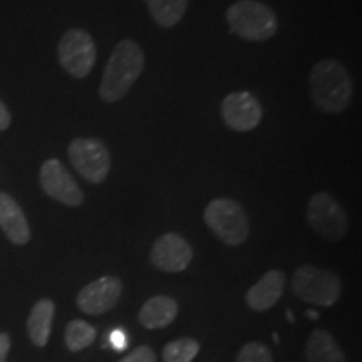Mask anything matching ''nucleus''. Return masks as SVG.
I'll return each instance as SVG.
<instances>
[{
    "label": "nucleus",
    "instance_id": "1",
    "mask_svg": "<svg viewBox=\"0 0 362 362\" xmlns=\"http://www.w3.org/2000/svg\"><path fill=\"white\" fill-rule=\"evenodd\" d=\"M309 90L315 107L327 115L346 111L354 98V86L349 72L334 59H322L312 67Z\"/></svg>",
    "mask_w": 362,
    "mask_h": 362
},
{
    "label": "nucleus",
    "instance_id": "2",
    "mask_svg": "<svg viewBox=\"0 0 362 362\" xmlns=\"http://www.w3.org/2000/svg\"><path fill=\"white\" fill-rule=\"evenodd\" d=\"M144 69V52L134 40L124 39L112 51L104 69L99 96L106 103L121 101Z\"/></svg>",
    "mask_w": 362,
    "mask_h": 362
},
{
    "label": "nucleus",
    "instance_id": "3",
    "mask_svg": "<svg viewBox=\"0 0 362 362\" xmlns=\"http://www.w3.org/2000/svg\"><path fill=\"white\" fill-rule=\"evenodd\" d=\"M232 34L250 42H264L274 37L279 30L275 12L259 0H238L226 11Z\"/></svg>",
    "mask_w": 362,
    "mask_h": 362
},
{
    "label": "nucleus",
    "instance_id": "4",
    "mask_svg": "<svg viewBox=\"0 0 362 362\" xmlns=\"http://www.w3.org/2000/svg\"><path fill=\"white\" fill-rule=\"evenodd\" d=\"M208 228L225 245L238 247L248 238L250 223L242 205L230 198H215L208 203L203 214Z\"/></svg>",
    "mask_w": 362,
    "mask_h": 362
},
{
    "label": "nucleus",
    "instance_id": "5",
    "mask_svg": "<svg viewBox=\"0 0 362 362\" xmlns=\"http://www.w3.org/2000/svg\"><path fill=\"white\" fill-rule=\"evenodd\" d=\"M292 291L307 304L330 307L341 297L342 284L334 272L315 265H302L292 277Z\"/></svg>",
    "mask_w": 362,
    "mask_h": 362
},
{
    "label": "nucleus",
    "instance_id": "6",
    "mask_svg": "<svg viewBox=\"0 0 362 362\" xmlns=\"http://www.w3.org/2000/svg\"><path fill=\"white\" fill-rule=\"evenodd\" d=\"M57 59L62 69L76 79L88 78L98 59L94 39L84 29H69L57 45Z\"/></svg>",
    "mask_w": 362,
    "mask_h": 362
},
{
    "label": "nucleus",
    "instance_id": "7",
    "mask_svg": "<svg viewBox=\"0 0 362 362\" xmlns=\"http://www.w3.org/2000/svg\"><path fill=\"white\" fill-rule=\"evenodd\" d=\"M71 165L93 185L103 183L111 171V155L101 139L96 138H76L67 148Z\"/></svg>",
    "mask_w": 362,
    "mask_h": 362
},
{
    "label": "nucleus",
    "instance_id": "8",
    "mask_svg": "<svg viewBox=\"0 0 362 362\" xmlns=\"http://www.w3.org/2000/svg\"><path fill=\"white\" fill-rule=\"evenodd\" d=\"M307 221L320 238L329 242L342 240L347 233V215L332 194L315 193L307 203Z\"/></svg>",
    "mask_w": 362,
    "mask_h": 362
},
{
    "label": "nucleus",
    "instance_id": "9",
    "mask_svg": "<svg viewBox=\"0 0 362 362\" xmlns=\"http://www.w3.org/2000/svg\"><path fill=\"white\" fill-rule=\"evenodd\" d=\"M39 183L42 192L52 200L66 206H81L84 202V192L71 171L57 158L44 161L39 171Z\"/></svg>",
    "mask_w": 362,
    "mask_h": 362
},
{
    "label": "nucleus",
    "instance_id": "10",
    "mask_svg": "<svg viewBox=\"0 0 362 362\" xmlns=\"http://www.w3.org/2000/svg\"><path fill=\"white\" fill-rule=\"evenodd\" d=\"M221 119L230 129L248 133L262 123L264 107L250 90H233L221 101Z\"/></svg>",
    "mask_w": 362,
    "mask_h": 362
},
{
    "label": "nucleus",
    "instance_id": "11",
    "mask_svg": "<svg viewBox=\"0 0 362 362\" xmlns=\"http://www.w3.org/2000/svg\"><path fill=\"white\" fill-rule=\"evenodd\" d=\"M149 260L158 270L178 274L188 269L193 260V248L178 233H165L156 240L149 253Z\"/></svg>",
    "mask_w": 362,
    "mask_h": 362
},
{
    "label": "nucleus",
    "instance_id": "12",
    "mask_svg": "<svg viewBox=\"0 0 362 362\" xmlns=\"http://www.w3.org/2000/svg\"><path fill=\"white\" fill-rule=\"evenodd\" d=\"M121 293H123V282L117 277L106 275L86 285L78 293L76 302L84 314L101 315L117 304Z\"/></svg>",
    "mask_w": 362,
    "mask_h": 362
},
{
    "label": "nucleus",
    "instance_id": "13",
    "mask_svg": "<svg viewBox=\"0 0 362 362\" xmlns=\"http://www.w3.org/2000/svg\"><path fill=\"white\" fill-rule=\"evenodd\" d=\"M0 230L13 245H25L30 240V226L19 203L8 193H0Z\"/></svg>",
    "mask_w": 362,
    "mask_h": 362
},
{
    "label": "nucleus",
    "instance_id": "14",
    "mask_svg": "<svg viewBox=\"0 0 362 362\" xmlns=\"http://www.w3.org/2000/svg\"><path fill=\"white\" fill-rule=\"evenodd\" d=\"M285 284V274L282 270H269L253 287L248 288L245 300L248 307L255 312H264L274 307L282 297Z\"/></svg>",
    "mask_w": 362,
    "mask_h": 362
},
{
    "label": "nucleus",
    "instance_id": "15",
    "mask_svg": "<svg viewBox=\"0 0 362 362\" xmlns=\"http://www.w3.org/2000/svg\"><path fill=\"white\" fill-rule=\"evenodd\" d=\"M178 315V304L175 298L156 296L146 300L139 310V322L146 329H163L170 325Z\"/></svg>",
    "mask_w": 362,
    "mask_h": 362
},
{
    "label": "nucleus",
    "instance_id": "16",
    "mask_svg": "<svg viewBox=\"0 0 362 362\" xmlns=\"http://www.w3.org/2000/svg\"><path fill=\"white\" fill-rule=\"evenodd\" d=\"M54 314H56V304L51 298H42L34 304L29 319H27V332H29L34 346H47L49 337H51Z\"/></svg>",
    "mask_w": 362,
    "mask_h": 362
},
{
    "label": "nucleus",
    "instance_id": "17",
    "mask_svg": "<svg viewBox=\"0 0 362 362\" xmlns=\"http://www.w3.org/2000/svg\"><path fill=\"white\" fill-rule=\"evenodd\" d=\"M305 357L309 362H346L341 347L327 330H314L305 346Z\"/></svg>",
    "mask_w": 362,
    "mask_h": 362
},
{
    "label": "nucleus",
    "instance_id": "18",
    "mask_svg": "<svg viewBox=\"0 0 362 362\" xmlns=\"http://www.w3.org/2000/svg\"><path fill=\"white\" fill-rule=\"evenodd\" d=\"M151 19L160 27L170 29L183 19L188 0H146Z\"/></svg>",
    "mask_w": 362,
    "mask_h": 362
},
{
    "label": "nucleus",
    "instance_id": "19",
    "mask_svg": "<svg viewBox=\"0 0 362 362\" xmlns=\"http://www.w3.org/2000/svg\"><path fill=\"white\" fill-rule=\"evenodd\" d=\"M96 337H98L96 329L81 319L71 320V322L67 324L66 334H64L66 346L71 352L86 349V347H89L90 344L96 341Z\"/></svg>",
    "mask_w": 362,
    "mask_h": 362
},
{
    "label": "nucleus",
    "instance_id": "20",
    "mask_svg": "<svg viewBox=\"0 0 362 362\" xmlns=\"http://www.w3.org/2000/svg\"><path fill=\"white\" fill-rule=\"evenodd\" d=\"M198 352H200V344L194 339H176L166 344L163 349V362H192Z\"/></svg>",
    "mask_w": 362,
    "mask_h": 362
},
{
    "label": "nucleus",
    "instance_id": "21",
    "mask_svg": "<svg viewBox=\"0 0 362 362\" xmlns=\"http://www.w3.org/2000/svg\"><path fill=\"white\" fill-rule=\"evenodd\" d=\"M237 362H274V356L264 344L248 342L240 349Z\"/></svg>",
    "mask_w": 362,
    "mask_h": 362
},
{
    "label": "nucleus",
    "instance_id": "22",
    "mask_svg": "<svg viewBox=\"0 0 362 362\" xmlns=\"http://www.w3.org/2000/svg\"><path fill=\"white\" fill-rule=\"evenodd\" d=\"M119 362H156V354L149 346H139Z\"/></svg>",
    "mask_w": 362,
    "mask_h": 362
},
{
    "label": "nucleus",
    "instance_id": "23",
    "mask_svg": "<svg viewBox=\"0 0 362 362\" xmlns=\"http://www.w3.org/2000/svg\"><path fill=\"white\" fill-rule=\"evenodd\" d=\"M110 341H111L112 347H115V349H117V351H123L124 347L128 346L129 339H128V336H126V334L123 332V330H121V329H116V330H112V332H111Z\"/></svg>",
    "mask_w": 362,
    "mask_h": 362
},
{
    "label": "nucleus",
    "instance_id": "24",
    "mask_svg": "<svg viewBox=\"0 0 362 362\" xmlns=\"http://www.w3.org/2000/svg\"><path fill=\"white\" fill-rule=\"evenodd\" d=\"M12 123V115L8 111V107L6 106V103L0 99V131L8 129V126Z\"/></svg>",
    "mask_w": 362,
    "mask_h": 362
},
{
    "label": "nucleus",
    "instance_id": "25",
    "mask_svg": "<svg viewBox=\"0 0 362 362\" xmlns=\"http://www.w3.org/2000/svg\"><path fill=\"white\" fill-rule=\"evenodd\" d=\"M11 351V337L6 332H0V362H6Z\"/></svg>",
    "mask_w": 362,
    "mask_h": 362
},
{
    "label": "nucleus",
    "instance_id": "26",
    "mask_svg": "<svg viewBox=\"0 0 362 362\" xmlns=\"http://www.w3.org/2000/svg\"><path fill=\"white\" fill-rule=\"evenodd\" d=\"M309 317H310V319H317V317H319V314H317V312H309Z\"/></svg>",
    "mask_w": 362,
    "mask_h": 362
},
{
    "label": "nucleus",
    "instance_id": "27",
    "mask_svg": "<svg viewBox=\"0 0 362 362\" xmlns=\"http://www.w3.org/2000/svg\"><path fill=\"white\" fill-rule=\"evenodd\" d=\"M287 317H288V319H291V322H293V315H292V312H287Z\"/></svg>",
    "mask_w": 362,
    "mask_h": 362
}]
</instances>
